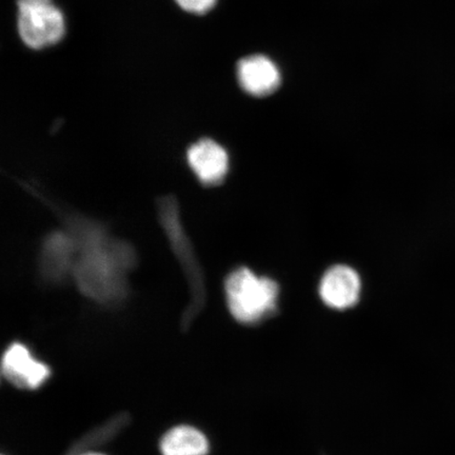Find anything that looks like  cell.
<instances>
[{"mask_svg":"<svg viewBox=\"0 0 455 455\" xmlns=\"http://www.w3.org/2000/svg\"><path fill=\"white\" fill-rule=\"evenodd\" d=\"M361 278L348 266L337 265L323 276L321 298L330 308L345 310L354 307L361 295Z\"/></svg>","mask_w":455,"mask_h":455,"instance_id":"obj_4","label":"cell"},{"mask_svg":"<svg viewBox=\"0 0 455 455\" xmlns=\"http://www.w3.org/2000/svg\"><path fill=\"white\" fill-rule=\"evenodd\" d=\"M225 288L228 306L238 322L258 323L276 310L280 288L269 277L240 268L228 276Z\"/></svg>","mask_w":455,"mask_h":455,"instance_id":"obj_1","label":"cell"},{"mask_svg":"<svg viewBox=\"0 0 455 455\" xmlns=\"http://www.w3.org/2000/svg\"><path fill=\"white\" fill-rule=\"evenodd\" d=\"M3 373L19 388L36 389L49 378L50 369L33 358L24 345L14 344L4 355Z\"/></svg>","mask_w":455,"mask_h":455,"instance_id":"obj_5","label":"cell"},{"mask_svg":"<svg viewBox=\"0 0 455 455\" xmlns=\"http://www.w3.org/2000/svg\"><path fill=\"white\" fill-rule=\"evenodd\" d=\"M175 2L187 12L202 15L210 12L218 0H175Z\"/></svg>","mask_w":455,"mask_h":455,"instance_id":"obj_9","label":"cell"},{"mask_svg":"<svg viewBox=\"0 0 455 455\" xmlns=\"http://www.w3.org/2000/svg\"><path fill=\"white\" fill-rule=\"evenodd\" d=\"M88 253L79 266L78 277L81 278L85 292L99 297L102 294L105 297L110 286H113V281L116 280L113 259L106 251H100V249H94Z\"/></svg>","mask_w":455,"mask_h":455,"instance_id":"obj_7","label":"cell"},{"mask_svg":"<svg viewBox=\"0 0 455 455\" xmlns=\"http://www.w3.org/2000/svg\"><path fill=\"white\" fill-rule=\"evenodd\" d=\"M187 157L193 172L207 186L219 185L229 168L227 151L212 140L196 142L188 150Z\"/></svg>","mask_w":455,"mask_h":455,"instance_id":"obj_6","label":"cell"},{"mask_svg":"<svg viewBox=\"0 0 455 455\" xmlns=\"http://www.w3.org/2000/svg\"><path fill=\"white\" fill-rule=\"evenodd\" d=\"M84 455H100V454L88 453V454H84Z\"/></svg>","mask_w":455,"mask_h":455,"instance_id":"obj_10","label":"cell"},{"mask_svg":"<svg viewBox=\"0 0 455 455\" xmlns=\"http://www.w3.org/2000/svg\"><path fill=\"white\" fill-rule=\"evenodd\" d=\"M236 78L243 92L255 99L270 98L283 83L280 67L265 54H251L238 60Z\"/></svg>","mask_w":455,"mask_h":455,"instance_id":"obj_3","label":"cell"},{"mask_svg":"<svg viewBox=\"0 0 455 455\" xmlns=\"http://www.w3.org/2000/svg\"><path fill=\"white\" fill-rule=\"evenodd\" d=\"M19 32L31 49H44L65 36L64 15L52 0H17Z\"/></svg>","mask_w":455,"mask_h":455,"instance_id":"obj_2","label":"cell"},{"mask_svg":"<svg viewBox=\"0 0 455 455\" xmlns=\"http://www.w3.org/2000/svg\"><path fill=\"white\" fill-rule=\"evenodd\" d=\"M161 449L164 455H206L209 443L202 432L189 426H180L163 437Z\"/></svg>","mask_w":455,"mask_h":455,"instance_id":"obj_8","label":"cell"}]
</instances>
